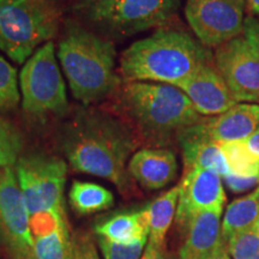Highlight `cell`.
I'll use <instances>...</instances> for the list:
<instances>
[{
  "mask_svg": "<svg viewBox=\"0 0 259 259\" xmlns=\"http://www.w3.org/2000/svg\"><path fill=\"white\" fill-rule=\"evenodd\" d=\"M59 145L70 167L130 190L127 162L138 147L127 124L101 109L79 108L59 130Z\"/></svg>",
  "mask_w": 259,
  "mask_h": 259,
  "instance_id": "cell-1",
  "label": "cell"
},
{
  "mask_svg": "<svg viewBox=\"0 0 259 259\" xmlns=\"http://www.w3.org/2000/svg\"><path fill=\"white\" fill-rule=\"evenodd\" d=\"M212 61L208 47L171 22L130 45L119 60L118 73L124 82L177 87L200 65Z\"/></svg>",
  "mask_w": 259,
  "mask_h": 259,
  "instance_id": "cell-2",
  "label": "cell"
},
{
  "mask_svg": "<svg viewBox=\"0 0 259 259\" xmlns=\"http://www.w3.org/2000/svg\"><path fill=\"white\" fill-rule=\"evenodd\" d=\"M57 57L73 97L84 106L101 101L120 88L114 42L79 21L65 22Z\"/></svg>",
  "mask_w": 259,
  "mask_h": 259,
  "instance_id": "cell-3",
  "label": "cell"
},
{
  "mask_svg": "<svg viewBox=\"0 0 259 259\" xmlns=\"http://www.w3.org/2000/svg\"><path fill=\"white\" fill-rule=\"evenodd\" d=\"M119 102L142 137L163 147L183 130L202 121L190 99L169 84L125 82L118 89Z\"/></svg>",
  "mask_w": 259,
  "mask_h": 259,
  "instance_id": "cell-4",
  "label": "cell"
},
{
  "mask_svg": "<svg viewBox=\"0 0 259 259\" xmlns=\"http://www.w3.org/2000/svg\"><path fill=\"white\" fill-rule=\"evenodd\" d=\"M181 0H79L73 12L84 24L109 40H124L169 24Z\"/></svg>",
  "mask_w": 259,
  "mask_h": 259,
  "instance_id": "cell-5",
  "label": "cell"
},
{
  "mask_svg": "<svg viewBox=\"0 0 259 259\" xmlns=\"http://www.w3.org/2000/svg\"><path fill=\"white\" fill-rule=\"evenodd\" d=\"M60 12L52 0H0V51L24 64L59 31Z\"/></svg>",
  "mask_w": 259,
  "mask_h": 259,
  "instance_id": "cell-6",
  "label": "cell"
},
{
  "mask_svg": "<svg viewBox=\"0 0 259 259\" xmlns=\"http://www.w3.org/2000/svg\"><path fill=\"white\" fill-rule=\"evenodd\" d=\"M19 89L23 111L32 116L61 115L69 109L66 87L53 42L42 45L23 64Z\"/></svg>",
  "mask_w": 259,
  "mask_h": 259,
  "instance_id": "cell-7",
  "label": "cell"
},
{
  "mask_svg": "<svg viewBox=\"0 0 259 259\" xmlns=\"http://www.w3.org/2000/svg\"><path fill=\"white\" fill-rule=\"evenodd\" d=\"M15 171L29 216L41 210L65 213L67 166L63 158L41 153L22 155Z\"/></svg>",
  "mask_w": 259,
  "mask_h": 259,
  "instance_id": "cell-8",
  "label": "cell"
},
{
  "mask_svg": "<svg viewBox=\"0 0 259 259\" xmlns=\"http://www.w3.org/2000/svg\"><path fill=\"white\" fill-rule=\"evenodd\" d=\"M245 9L244 0H186L185 16L197 40L218 48L241 36Z\"/></svg>",
  "mask_w": 259,
  "mask_h": 259,
  "instance_id": "cell-9",
  "label": "cell"
},
{
  "mask_svg": "<svg viewBox=\"0 0 259 259\" xmlns=\"http://www.w3.org/2000/svg\"><path fill=\"white\" fill-rule=\"evenodd\" d=\"M0 240L12 259H25L34 244L29 211L14 167L0 168Z\"/></svg>",
  "mask_w": 259,
  "mask_h": 259,
  "instance_id": "cell-10",
  "label": "cell"
},
{
  "mask_svg": "<svg viewBox=\"0 0 259 259\" xmlns=\"http://www.w3.org/2000/svg\"><path fill=\"white\" fill-rule=\"evenodd\" d=\"M213 64L238 102H259V59L239 36L216 48Z\"/></svg>",
  "mask_w": 259,
  "mask_h": 259,
  "instance_id": "cell-11",
  "label": "cell"
},
{
  "mask_svg": "<svg viewBox=\"0 0 259 259\" xmlns=\"http://www.w3.org/2000/svg\"><path fill=\"white\" fill-rule=\"evenodd\" d=\"M225 203L226 193L221 176L200 168L184 171L179 184V200L176 213L178 229L185 234L194 216L206 210L223 209Z\"/></svg>",
  "mask_w": 259,
  "mask_h": 259,
  "instance_id": "cell-12",
  "label": "cell"
},
{
  "mask_svg": "<svg viewBox=\"0 0 259 259\" xmlns=\"http://www.w3.org/2000/svg\"><path fill=\"white\" fill-rule=\"evenodd\" d=\"M177 88L189 97L196 111L203 116H218L238 103L213 61L200 65Z\"/></svg>",
  "mask_w": 259,
  "mask_h": 259,
  "instance_id": "cell-13",
  "label": "cell"
},
{
  "mask_svg": "<svg viewBox=\"0 0 259 259\" xmlns=\"http://www.w3.org/2000/svg\"><path fill=\"white\" fill-rule=\"evenodd\" d=\"M204 120L197 122L180 132L177 141L181 148L184 171L200 168L212 170L222 178L229 173L228 164L221 145L213 142L206 134Z\"/></svg>",
  "mask_w": 259,
  "mask_h": 259,
  "instance_id": "cell-14",
  "label": "cell"
},
{
  "mask_svg": "<svg viewBox=\"0 0 259 259\" xmlns=\"http://www.w3.org/2000/svg\"><path fill=\"white\" fill-rule=\"evenodd\" d=\"M127 171L144 189H163L177 178V156L164 148L141 149L130 158Z\"/></svg>",
  "mask_w": 259,
  "mask_h": 259,
  "instance_id": "cell-15",
  "label": "cell"
},
{
  "mask_svg": "<svg viewBox=\"0 0 259 259\" xmlns=\"http://www.w3.org/2000/svg\"><path fill=\"white\" fill-rule=\"evenodd\" d=\"M204 127L218 144L246 141L259 131V105L236 103L222 114L205 118Z\"/></svg>",
  "mask_w": 259,
  "mask_h": 259,
  "instance_id": "cell-16",
  "label": "cell"
},
{
  "mask_svg": "<svg viewBox=\"0 0 259 259\" xmlns=\"http://www.w3.org/2000/svg\"><path fill=\"white\" fill-rule=\"evenodd\" d=\"M222 210H206L194 216L185 232L186 239L178 259H205L221 244Z\"/></svg>",
  "mask_w": 259,
  "mask_h": 259,
  "instance_id": "cell-17",
  "label": "cell"
},
{
  "mask_svg": "<svg viewBox=\"0 0 259 259\" xmlns=\"http://www.w3.org/2000/svg\"><path fill=\"white\" fill-rule=\"evenodd\" d=\"M95 232L101 238L122 245L147 242L149 236L147 210L114 213L100 222L95 227Z\"/></svg>",
  "mask_w": 259,
  "mask_h": 259,
  "instance_id": "cell-18",
  "label": "cell"
},
{
  "mask_svg": "<svg viewBox=\"0 0 259 259\" xmlns=\"http://www.w3.org/2000/svg\"><path fill=\"white\" fill-rule=\"evenodd\" d=\"M259 218V186L247 196L233 200L227 206L221 225L222 240L227 242L235 233L252 228Z\"/></svg>",
  "mask_w": 259,
  "mask_h": 259,
  "instance_id": "cell-19",
  "label": "cell"
},
{
  "mask_svg": "<svg viewBox=\"0 0 259 259\" xmlns=\"http://www.w3.org/2000/svg\"><path fill=\"white\" fill-rule=\"evenodd\" d=\"M179 185L161 194L145 208L149 221V241L166 244V235L177 213Z\"/></svg>",
  "mask_w": 259,
  "mask_h": 259,
  "instance_id": "cell-20",
  "label": "cell"
},
{
  "mask_svg": "<svg viewBox=\"0 0 259 259\" xmlns=\"http://www.w3.org/2000/svg\"><path fill=\"white\" fill-rule=\"evenodd\" d=\"M70 204L78 215H90L109 209L114 196L109 190L95 183L73 181L69 193Z\"/></svg>",
  "mask_w": 259,
  "mask_h": 259,
  "instance_id": "cell-21",
  "label": "cell"
},
{
  "mask_svg": "<svg viewBox=\"0 0 259 259\" xmlns=\"http://www.w3.org/2000/svg\"><path fill=\"white\" fill-rule=\"evenodd\" d=\"M220 145L228 164L229 173L239 177L259 178V156L252 153L245 141Z\"/></svg>",
  "mask_w": 259,
  "mask_h": 259,
  "instance_id": "cell-22",
  "label": "cell"
},
{
  "mask_svg": "<svg viewBox=\"0 0 259 259\" xmlns=\"http://www.w3.org/2000/svg\"><path fill=\"white\" fill-rule=\"evenodd\" d=\"M69 227H63L50 236L34 240L25 259H67L70 248Z\"/></svg>",
  "mask_w": 259,
  "mask_h": 259,
  "instance_id": "cell-23",
  "label": "cell"
},
{
  "mask_svg": "<svg viewBox=\"0 0 259 259\" xmlns=\"http://www.w3.org/2000/svg\"><path fill=\"white\" fill-rule=\"evenodd\" d=\"M17 70L0 56V112H10L21 102Z\"/></svg>",
  "mask_w": 259,
  "mask_h": 259,
  "instance_id": "cell-24",
  "label": "cell"
},
{
  "mask_svg": "<svg viewBox=\"0 0 259 259\" xmlns=\"http://www.w3.org/2000/svg\"><path fill=\"white\" fill-rule=\"evenodd\" d=\"M23 141L18 130L0 115V168L15 167L22 156Z\"/></svg>",
  "mask_w": 259,
  "mask_h": 259,
  "instance_id": "cell-25",
  "label": "cell"
},
{
  "mask_svg": "<svg viewBox=\"0 0 259 259\" xmlns=\"http://www.w3.org/2000/svg\"><path fill=\"white\" fill-rule=\"evenodd\" d=\"M66 226V213L54 210H41L29 216V231L32 240L50 236Z\"/></svg>",
  "mask_w": 259,
  "mask_h": 259,
  "instance_id": "cell-26",
  "label": "cell"
},
{
  "mask_svg": "<svg viewBox=\"0 0 259 259\" xmlns=\"http://www.w3.org/2000/svg\"><path fill=\"white\" fill-rule=\"evenodd\" d=\"M227 246L232 259H259V232L252 227L235 233Z\"/></svg>",
  "mask_w": 259,
  "mask_h": 259,
  "instance_id": "cell-27",
  "label": "cell"
},
{
  "mask_svg": "<svg viewBox=\"0 0 259 259\" xmlns=\"http://www.w3.org/2000/svg\"><path fill=\"white\" fill-rule=\"evenodd\" d=\"M99 245L105 259H139L145 242L122 245L99 236Z\"/></svg>",
  "mask_w": 259,
  "mask_h": 259,
  "instance_id": "cell-28",
  "label": "cell"
},
{
  "mask_svg": "<svg viewBox=\"0 0 259 259\" xmlns=\"http://www.w3.org/2000/svg\"><path fill=\"white\" fill-rule=\"evenodd\" d=\"M67 259H100L93 238L88 233H74L70 238Z\"/></svg>",
  "mask_w": 259,
  "mask_h": 259,
  "instance_id": "cell-29",
  "label": "cell"
},
{
  "mask_svg": "<svg viewBox=\"0 0 259 259\" xmlns=\"http://www.w3.org/2000/svg\"><path fill=\"white\" fill-rule=\"evenodd\" d=\"M222 180L225 181L226 186L234 193L245 192L259 184V178L239 177L233 173H228L222 178Z\"/></svg>",
  "mask_w": 259,
  "mask_h": 259,
  "instance_id": "cell-30",
  "label": "cell"
},
{
  "mask_svg": "<svg viewBox=\"0 0 259 259\" xmlns=\"http://www.w3.org/2000/svg\"><path fill=\"white\" fill-rule=\"evenodd\" d=\"M242 36L259 59V22L253 16H248L245 18Z\"/></svg>",
  "mask_w": 259,
  "mask_h": 259,
  "instance_id": "cell-31",
  "label": "cell"
},
{
  "mask_svg": "<svg viewBox=\"0 0 259 259\" xmlns=\"http://www.w3.org/2000/svg\"><path fill=\"white\" fill-rule=\"evenodd\" d=\"M142 259H174L167 250L166 244H155L149 241Z\"/></svg>",
  "mask_w": 259,
  "mask_h": 259,
  "instance_id": "cell-32",
  "label": "cell"
},
{
  "mask_svg": "<svg viewBox=\"0 0 259 259\" xmlns=\"http://www.w3.org/2000/svg\"><path fill=\"white\" fill-rule=\"evenodd\" d=\"M205 259H232L231 254H229L227 242L222 240L221 244H220Z\"/></svg>",
  "mask_w": 259,
  "mask_h": 259,
  "instance_id": "cell-33",
  "label": "cell"
},
{
  "mask_svg": "<svg viewBox=\"0 0 259 259\" xmlns=\"http://www.w3.org/2000/svg\"><path fill=\"white\" fill-rule=\"evenodd\" d=\"M245 142L252 153H254L259 156V131L255 132V134L253 136H251L248 139H246Z\"/></svg>",
  "mask_w": 259,
  "mask_h": 259,
  "instance_id": "cell-34",
  "label": "cell"
},
{
  "mask_svg": "<svg viewBox=\"0 0 259 259\" xmlns=\"http://www.w3.org/2000/svg\"><path fill=\"white\" fill-rule=\"evenodd\" d=\"M245 8L252 16L259 15V0H244Z\"/></svg>",
  "mask_w": 259,
  "mask_h": 259,
  "instance_id": "cell-35",
  "label": "cell"
},
{
  "mask_svg": "<svg viewBox=\"0 0 259 259\" xmlns=\"http://www.w3.org/2000/svg\"><path fill=\"white\" fill-rule=\"evenodd\" d=\"M253 227H254V228L257 229V231L259 232V218H258V220H257V222L254 223V226H253Z\"/></svg>",
  "mask_w": 259,
  "mask_h": 259,
  "instance_id": "cell-36",
  "label": "cell"
}]
</instances>
